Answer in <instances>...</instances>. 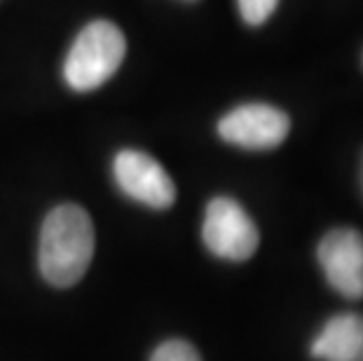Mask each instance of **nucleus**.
<instances>
[{"label":"nucleus","mask_w":363,"mask_h":361,"mask_svg":"<svg viewBox=\"0 0 363 361\" xmlns=\"http://www.w3.org/2000/svg\"><path fill=\"white\" fill-rule=\"evenodd\" d=\"M94 258V223L78 204H59L40 230L38 263L48 284L68 289L78 284Z\"/></svg>","instance_id":"f257e3e1"},{"label":"nucleus","mask_w":363,"mask_h":361,"mask_svg":"<svg viewBox=\"0 0 363 361\" xmlns=\"http://www.w3.org/2000/svg\"><path fill=\"white\" fill-rule=\"evenodd\" d=\"M127 43L122 30L106 19L87 24L75 38L64 61V78L75 91H91L115 75L125 59Z\"/></svg>","instance_id":"f03ea898"},{"label":"nucleus","mask_w":363,"mask_h":361,"mask_svg":"<svg viewBox=\"0 0 363 361\" xmlns=\"http://www.w3.org/2000/svg\"><path fill=\"white\" fill-rule=\"evenodd\" d=\"M289 132L291 118L267 104L237 106L218 122L220 139L246 150H272L286 141Z\"/></svg>","instance_id":"20e7f679"},{"label":"nucleus","mask_w":363,"mask_h":361,"mask_svg":"<svg viewBox=\"0 0 363 361\" xmlns=\"http://www.w3.org/2000/svg\"><path fill=\"white\" fill-rule=\"evenodd\" d=\"M279 0H237L239 14L249 26H260L272 17Z\"/></svg>","instance_id":"6e6552de"},{"label":"nucleus","mask_w":363,"mask_h":361,"mask_svg":"<svg viewBox=\"0 0 363 361\" xmlns=\"http://www.w3.org/2000/svg\"><path fill=\"white\" fill-rule=\"evenodd\" d=\"M113 176L122 193L150 209H169L176 199L172 176L148 152L120 150L113 162Z\"/></svg>","instance_id":"39448f33"},{"label":"nucleus","mask_w":363,"mask_h":361,"mask_svg":"<svg viewBox=\"0 0 363 361\" xmlns=\"http://www.w3.org/2000/svg\"><path fill=\"white\" fill-rule=\"evenodd\" d=\"M312 357L321 361H363V317L337 314L314 338Z\"/></svg>","instance_id":"0eeeda50"},{"label":"nucleus","mask_w":363,"mask_h":361,"mask_svg":"<svg viewBox=\"0 0 363 361\" xmlns=\"http://www.w3.org/2000/svg\"><path fill=\"white\" fill-rule=\"evenodd\" d=\"M150 361H202V357L188 340H167L152 352Z\"/></svg>","instance_id":"1a4fd4ad"},{"label":"nucleus","mask_w":363,"mask_h":361,"mask_svg":"<svg viewBox=\"0 0 363 361\" xmlns=\"http://www.w3.org/2000/svg\"><path fill=\"white\" fill-rule=\"evenodd\" d=\"M202 240L213 256L239 263L256 253L260 233L237 199L213 197L204 213Z\"/></svg>","instance_id":"7ed1b4c3"},{"label":"nucleus","mask_w":363,"mask_h":361,"mask_svg":"<svg viewBox=\"0 0 363 361\" xmlns=\"http://www.w3.org/2000/svg\"><path fill=\"white\" fill-rule=\"evenodd\" d=\"M328 284L345 298H363V235L354 228H335L316 249Z\"/></svg>","instance_id":"423d86ee"}]
</instances>
